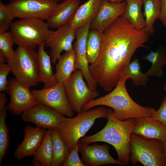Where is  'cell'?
Returning <instances> with one entry per match:
<instances>
[{
	"instance_id": "cell-19",
	"label": "cell",
	"mask_w": 166,
	"mask_h": 166,
	"mask_svg": "<svg viewBox=\"0 0 166 166\" xmlns=\"http://www.w3.org/2000/svg\"><path fill=\"white\" fill-rule=\"evenodd\" d=\"M80 3V0H66L58 4L47 20L49 28H57L69 23Z\"/></svg>"
},
{
	"instance_id": "cell-39",
	"label": "cell",
	"mask_w": 166,
	"mask_h": 166,
	"mask_svg": "<svg viewBox=\"0 0 166 166\" xmlns=\"http://www.w3.org/2000/svg\"><path fill=\"white\" fill-rule=\"evenodd\" d=\"M163 152L164 158L166 161V140L163 142Z\"/></svg>"
},
{
	"instance_id": "cell-21",
	"label": "cell",
	"mask_w": 166,
	"mask_h": 166,
	"mask_svg": "<svg viewBox=\"0 0 166 166\" xmlns=\"http://www.w3.org/2000/svg\"><path fill=\"white\" fill-rule=\"evenodd\" d=\"M45 43L38 46L39 74L40 82L44 84V88H48L55 85L58 82L53 70L50 56L45 51Z\"/></svg>"
},
{
	"instance_id": "cell-34",
	"label": "cell",
	"mask_w": 166,
	"mask_h": 166,
	"mask_svg": "<svg viewBox=\"0 0 166 166\" xmlns=\"http://www.w3.org/2000/svg\"><path fill=\"white\" fill-rule=\"evenodd\" d=\"M10 72H11V69L8 63L0 64V92L7 90L8 82L7 77Z\"/></svg>"
},
{
	"instance_id": "cell-6",
	"label": "cell",
	"mask_w": 166,
	"mask_h": 166,
	"mask_svg": "<svg viewBox=\"0 0 166 166\" xmlns=\"http://www.w3.org/2000/svg\"><path fill=\"white\" fill-rule=\"evenodd\" d=\"M130 143L129 160L132 165L140 163L144 166H166L161 141L132 133Z\"/></svg>"
},
{
	"instance_id": "cell-2",
	"label": "cell",
	"mask_w": 166,
	"mask_h": 166,
	"mask_svg": "<svg viewBox=\"0 0 166 166\" xmlns=\"http://www.w3.org/2000/svg\"><path fill=\"white\" fill-rule=\"evenodd\" d=\"M108 109V121L105 127L94 134L85 136L78 142L88 144L100 141L107 143L116 150L117 160L128 165L131 154L130 137L134 126V119L120 120L114 116L111 108Z\"/></svg>"
},
{
	"instance_id": "cell-12",
	"label": "cell",
	"mask_w": 166,
	"mask_h": 166,
	"mask_svg": "<svg viewBox=\"0 0 166 166\" xmlns=\"http://www.w3.org/2000/svg\"><path fill=\"white\" fill-rule=\"evenodd\" d=\"M75 38V30L70 27L69 24L56 30H49L45 46L50 49V55L53 64L56 63L63 51L66 52L73 49L72 43Z\"/></svg>"
},
{
	"instance_id": "cell-33",
	"label": "cell",
	"mask_w": 166,
	"mask_h": 166,
	"mask_svg": "<svg viewBox=\"0 0 166 166\" xmlns=\"http://www.w3.org/2000/svg\"><path fill=\"white\" fill-rule=\"evenodd\" d=\"M79 144L70 151L62 166H85L79 156Z\"/></svg>"
},
{
	"instance_id": "cell-14",
	"label": "cell",
	"mask_w": 166,
	"mask_h": 166,
	"mask_svg": "<svg viewBox=\"0 0 166 166\" xmlns=\"http://www.w3.org/2000/svg\"><path fill=\"white\" fill-rule=\"evenodd\" d=\"M64 116L39 102L24 112L22 114V119L25 122L35 124L37 127L49 129L57 128Z\"/></svg>"
},
{
	"instance_id": "cell-18",
	"label": "cell",
	"mask_w": 166,
	"mask_h": 166,
	"mask_svg": "<svg viewBox=\"0 0 166 166\" xmlns=\"http://www.w3.org/2000/svg\"><path fill=\"white\" fill-rule=\"evenodd\" d=\"M135 125L132 133L149 138L166 140V125L151 117L134 119Z\"/></svg>"
},
{
	"instance_id": "cell-9",
	"label": "cell",
	"mask_w": 166,
	"mask_h": 166,
	"mask_svg": "<svg viewBox=\"0 0 166 166\" xmlns=\"http://www.w3.org/2000/svg\"><path fill=\"white\" fill-rule=\"evenodd\" d=\"M84 79L81 71L77 69L64 83L70 105L74 111L77 113L82 110L85 105L99 95V92L91 89Z\"/></svg>"
},
{
	"instance_id": "cell-24",
	"label": "cell",
	"mask_w": 166,
	"mask_h": 166,
	"mask_svg": "<svg viewBox=\"0 0 166 166\" xmlns=\"http://www.w3.org/2000/svg\"><path fill=\"white\" fill-rule=\"evenodd\" d=\"M49 129L51 132L53 147L51 166H62L70 151L57 128Z\"/></svg>"
},
{
	"instance_id": "cell-25",
	"label": "cell",
	"mask_w": 166,
	"mask_h": 166,
	"mask_svg": "<svg viewBox=\"0 0 166 166\" xmlns=\"http://www.w3.org/2000/svg\"><path fill=\"white\" fill-rule=\"evenodd\" d=\"M103 37V32L94 29L89 30L86 45L87 59L89 63L93 64L98 59L101 53Z\"/></svg>"
},
{
	"instance_id": "cell-37",
	"label": "cell",
	"mask_w": 166,
	"mask_h": 166,
	"mask_svg": "<svg viewBox=\"0 0 166 166\" xmlns=\"http://www.w3.org/2000/svg\"><path fill=\"white\" fill-rule=\"evenodd\" d=\"M7 99L5 93L0 92V111L3 109L6 106H5Z\"/></svg>"
},
{
	"instance_id": "cell-32",
	"label": "cell",
	"mask_w": 166,
	"mask_h": 166,
	"mask_svg": "<svg viewBox=\"0 0 166 166\" xmlns=\"http://www.w3.org/2000/svg\"><path fill=\"white\" fill-rule=\"evenodd\" d=\"M14 17L7 5L0 2V33L7 31L13 23Z\"/></svg>"
},
{
	"instance_id": "cell-38",
	"label": "cell",
	"mask_w": 166,
	"mask_h": 166,
	"mask_svg": "<svg viewBox=\"0 0 166 166\" xmlns=\"http://www.w3.org/2000/svg\"><path fill=\"white\" fill-rule=\"evenodd\" d=\"M6 61V58L4 54L0 50V64L4 63Z\"/></svg>"
},
{
	"instance_id": "cell-1",
	"label": "cell",
	"mask_w": 166,
	"mask_h": 166,
	"mask_svg": "<svg viewBox=\"0 0 166 166\" xmlns=\"http://www.w3.org/2000/svg\"><path fill=\"white\" fill-rule=\"evenodd\" d=\"M103 33L99 56L89 67L97 85L109 92L116 86L121 70L130 62L136 49L148 41L149 35L145 30L135 29L121 16L117 18Z\"/></svg>"
},
{
	"instance_id": "cell-20",
	"label": "cell",
	"mask_w": 166,
	"mask_h": 166,
	"mask_svg": "<svg viewBox=\"0 0 166 166\" xmlns=\"http://www.w3.org/2000/svg\"><path fill=\"white\" fill-rule=\"evenodd\" d=\"M102 0H88L79 6L69 23L73 30L90 23L96 17Z\"/></svg>"
},
{
	"instance_id": "cell-10",
	"label": "cell",
	"mask_w": 166,
	"mask_h": 166,
	"mask_svg": "<svg viewBox=\"0 0 166 166\" xmlns=\"http://www.w3.org/2000/svg\"><path fill=\"white\" fill-rule=\"evenodd\" d=\"M31 91L39 102L68 117L74 115V110L67 96L63 83L57 82L50 87L32 89Z\"/></svg>"
},
{
	"instance_id": "cell-43",
	"label": "cell",
	"mask_w": 166,
	"mask_h": 166,
	"mask_svg": "<svg viewBox=\"0 0 166 166\" xmlns=\"http://www.w3.org/2000/svg\"><path fill=\"white\" fill-rule=\"evenodd\" d=\"M64 0V1H65V0Z\"/></svg>"
},
{
	"instance_id": "cell-36",
	"label": "cell",
	"mask_w": 166,
	"mask_h": 166,
	"mask_svg": "<svg viewBox=\"0 0 166 166\" xmlns=\"http://www.w3.org/2000/svg\"><path fill=\"white\" fill-rule=\"evenodd\" d=\"M159 19L166 28V0H160V10Z\"/></svg>"
},
{
	"instance_id": "cell-35",
	"label": "cell",
	"mask_w": 166,
	"mask_h": 166,
	"mask_svg": "<svg viewBox=\"0 0 166 166\" xmlns=\"http://www.w3.org/2000/svg\"><path fill=\"white\" fill-rule=\"evenodd\" d=\"M151 117L161 121L166 125V96L163 98L159 109L155 110Z\"/></svg>"
},
{
	"instance_id": "cell-41",
	"label": "cell",
	"mask_w": 166,
	"mask_h": 166,
	"mask_svg": "<svg viewBox=\"0 0 166 166\" xmlns=\"http://www.w3.org/2000/svg\"><path fill=\"white\" fill-rule=\"evenodd\" d=\"M163 89L166 92V82L164 84Z\"/></svg>"
},
{
	"instance_id": "cell-17",
	"label": "cell",
	"mask_w": 166,
	"mask_h": 166,
	"mask_svg": "<svg viewBox=\"0 0 166 166\" xmlns=\"http://www.w3.org/2000/svg\"><path fill=\"white\" fill-rule=\"evenodd\" d=\"M46 131L37 126H26L23 130V140L14 151V156L20 160L33 155L40 145Z\"/></svg>"
},
{
	"instance_id": "cell-13",
	"label": "cell",
	"mask_w": 166,
	"mask_h": 166,
	"mask_svg": "<svg viewBox=\"0 0 166 166\" xmlns=\"http://www.w3.org/2000/svg\"><path fill=\"white\" fill-rule=\"evenodd\" d=\"M90 24H88L75 30L76 40L73 46L76 59L74 70H80L89 87L96 91L98 85L90 73L86 54V42Z\"/></svg>"
},
{
	"instance_id": "cell-30",
	"label": "cell",
	"mask_w": 166,
	"mask_h": 166,
	"mask_svg": "<svg viewBox=\"0 0 166 166\" xmlns=\"http://www.w3.org/2000/svg\"><path fill=\"white\" fill-rule=\"evenodd\" d=\"M7 105L0 111V165L8 150L10 138L8 126L6 123Z\"/></svg>"
},
{
	"instance_id": "cell-3",
	"label": "cell",
	"mask_w": 166,
	"mask_h": 166,
	"mask_svg": "<svg viewBox=\"0 0 166 166\" xmlns=\"http://www.w3.org/2000/svg\"><path fill=\"white\" fill-rule=\"evenodd\" d=\"M128 79L126 76L120 77L116 86L109 93L88 102L82 109L87 110L97 106H107L112 109L117 118L121 121L151 117L155 109L139 105L128 94L126 86V82Z\"/></svg>"
},
{
	"instance_id": "cell-42",
	"label": "cell",
	"mask_w": 166,
	"mask_h": 166,
	"mask_svg": "<svg viewBox=\"0 0 166 166\" xmlns=\"http://www.w3.org/2000/svg\"><path fill=\"white\" fill-rule=\"evenodd\" d=\"M57 2L59 1L60 0H56Z\"/></svg>"
},
{
	"instance_id": "cell-16",
	"label": "cell",
	"mask_w": 166,
	"mask_h": 166,
	"mask_svg": "<svg viewBox=\"0 0 166 166\" xmlns=\"http://www.w3.org/2000/svg\"><path fill=\"white\" fill-rule=\"evenodd\" d=\"M126 7L124 1L118 3L102 0L98 12L90 24V29L103 32L117 18L124 13Z\"/></svg>"
},
{
	"instance_id": "cell-31",
	"label": "cell",
	"mask_w": 166,
	"mask_h": 166,
	"mask_svg": "<svg viewBox=\"0 0 166 166\" xmlns=\"http://www.w3.org/2000/svg\"><path fill=\"white\" fill-rule=\"evenodd\" d=\"M15 44L13 35L7 31L0 33V50L4 54L8 62L11 59L14 51L12 48Z\"/></svg>"
},
{
	"instance_id": "cell-8",
	"label": "cell",
	"mask_w": 166,
	"mask_h": 166,
	"mask_svg": "<svg viewBox=\"0 0 166 166\" xmlns=\"http://www.w3.org/2000/svg\"><path fill=\"white\" fill-rule=\"evenodd\" d=\"M58 4L56 0H11L7 5L14 17L47 20Z\"/></svg>"
},
{
	"instance_id": "cell-7",
	"label": "cell",
	"mask_w": 166,
	"mask_h": 166,
	"mask_svg": "<svg viewBox=\"0 0 166 166\" xmlns=\"http://www.w3.org/2000/svg\"><path fill=\"white\" fill-rule=\"evenodd\" d=\"M49 28L44 20L28 18L13 22L10 29L15 44L34 49L45 43Z\"/></svg>"
},
{
	"instance_id": "cell-15",
	"label": "cell",
	"mask_w": 166,
	"mask_h": 166,
	"mask_svg": "<svg viewBox=\"0 0 166 166\" xmlns=\"http://www.w3.org/2000/svg\"><path fill=\"white\" fill-rule=\"evenodd\" d=\"M79 143V152L81 154V160L85 166L109 164L124 165L110 155L109 152V146L107 144L100 145L94 143L89 145Z\"/></svg>"
},
{
	"instance_id": "cell-5",
	"label": "cell",
	"mask_w": 166,
	"mask_h": 166,
	"mask_svg": "<svg viewBox=\"0 0 166 166\" xmlns=\"http://www.w3.org/2000/svg\"><path fill=\"white\" fill-rule=\"evenodd\" d=\"M7 63L15 78L22 84L30 88L40 82L38 53L34 49L18 45Z\"/></svg>"
},
{
	"instance_id": "cell-4",
	"label": "cell",
	"mask_w": 166,
	"mask_h": 166,
	"mask_svg": "<svg viewBox=\"0 0 166 166\" xmlns=\"http://www.w3.org/2000/svg\"><path fill=\"white\" fill-rule=\"evenodd\" d=\"M108 109L99 106L87 110L82 109L73 117H65L56 128L70 151L93 125L96 120L107 119Z\"/></svg>"
},
{
	"instance_id": "cell-11",
	"label": "cell",
	"mask_w": 166,
	"mask_h": 166,
	"mask_svg": "<svg viewBox=\"0 0 166 166\" xmlns=\"http://www.w3.org/2000/svg\"><path fill=\"white\" fill-rule=\"evenodd\" d=\"M30 89L20 83L15 78L10 79L6 90L10 96L7 110L14 115L19 116L39 103Z\"/></svg>"
},
{
	"instance_id": "cell-40",
	"label": "cell",
	"mask_w": 166,
	"mask_h": 166,
	"mask_svg": "<svg viewBox=\"0 0 166 166\" xmlns=\"http://www.w3.org/2000/svg\"><path fill=\"white\" fill-rule=\"evenodd\" d=\"M110 2L115 3H118L124 1L125 0H107Z\"/></svg>"
},
{
	"instance_id": "cell-28",
	"label": "cell",
	"mask_w": 166,
	"mask_h": 166,
	"mask_svg": "<svg viewBox=\"0 0 166 166\" xmlns=\"http://www.w3.org/2000/svg\"><path fill=\"white\" fill-rule=\"evenodd\" d=\"M33 160L41 166H51L53 156V147L51 132L46 131L42 141L33 155Z\"/></svg>"
},
{
	"instance_id": "cell-29",
	"label": "cell",
	"mask_w": 166,
	"mask_h": 166,
	"mask_svg": "<svg viewBox=\"0 0 166 166\" xmlns=\"http://www.w3.org/2000/svg\"><path fill=\"white\" fill-rule=\"evenodd\" d=\"M145 31L149 36L154 34L153 24L159 18L160 10V0H144Z\"/></svg>"
},
{
	"instance_id": "cell-22",
	"label": "cell",
	"mask_w": 166,
	"mask_h": 166,
	"mask_svg": "<svg viewBox=\"0 0 166 166\" xmlns=\"http://www.w3.org/2000/svg\"><path fill=\"white\" fill-rule=\"evenodd\" d=\"M126 2L125 10L121 16L128 21L135 29L145 30V19L141 11L144 0H125Z\"/></svg>"
},
{
	"instance_id": "cell-26",
	"label": "cell",
	"mask_w": 166,
	"mask_h": 166,
	"mask_svg": "<svg viewBox=\"0 0 166 166\" xmlns=\"http://www.w3.org/2000/svg\"><path fill=\"white\" fill-rule=\"evenodd\" d=\"M144 58L151 63L150 68L145 73L148 76L160 77L163 75V67L166 65V50L159 48L145 55Z\"/></svg>"
},
{
	"instance_id": "cell-27",
	"label": "cell",
	"mask_w": 166,
	"mask_h": 166,
	"mask_svg": "<svg viewBox=\"0 0 166 166\" xmlns=\"http://www.w3.org/2000/svg\"><path fill=\"white\" fill-rule=\"evenodd\" d=\"M120 76L128 77L136 86H146L149 80V76L146 73L142 72L140 64L138 58L134 59L123 68Z\"/></svg>"
},
{
	"instance_id": "cell-23",
	"label": "cell",
	"mask_w": 166,
	"mask_h": 166,
	"mask_svg": "<svg viewBox=\"0 0 166 166\" xmlns=\"http://www.w3.org/2000/svg\"><path fill=\"white\" fill-rule=\"evenodd\" d=\"M58 60L55 75L58 82L64 84L74 70L76 59L73 48L65 52L64 54L61 55Z\"/></svg>"
}]
</instances>
